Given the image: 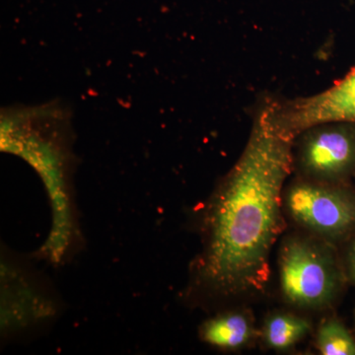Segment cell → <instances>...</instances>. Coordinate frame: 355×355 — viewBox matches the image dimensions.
Instances as JSON below:
<instances>
[{
    "label": "cell",
    "instance_id": "obj_6",
    "mask_svg": "<svg viewBox=\"0 0 355 355\" xmlns=\"http://www.w3.org/2000/svg\"><path fill=\"white\" fill-rule=\"evenodd\" d=\"M253 320L246 312H230L209 320L200 329L203 342L222 349H238L254 338Z\"/></svg>",
    "mask_w": 355,
    "mask_h": 355
},
{
    "label": "cell",
    "instance_id": "obj_9",
    "mask_svg": "<svg viewBox=\"0 0 355 355\" xmlns=\"http://www.w3.org/2000/svg\"><path fill=\"white\" fill-rule=\"evenodd\" d=\"M347 270L350 279L355 284V240L349 248V254H347Z\"/></svg>",
    "mask_w": 355,
    "mask_h": 355
},
{
    "label": "cell",
    "instance_id": "obj_1",
    "mask_svg": "<svg viewBox=\"0 0 355 355\" xmlns=\"http://www.w3.org/2000/svg\"><path fill=\"white\" fill-rule=\"evenodd\" d=\"M294 139L277 120L275 103L266 104L241 157L210 200L197 272L214 293L232 297L265 288L284 227L282 190L294 167Z\"/></svg>",
    "mask_w": 355,
    "mask_h": 355
},
{
    "label": "cell",
    "instance_id": "obj_7",
    "mask_svg": "<svg viewBox=\"0 0 355 355\" xmlns=\"http://www.w3.org/2000/svg\"><path fill=\"white\" fill-rule=\"evenodd\" d=\"M311 331V324L305 318L277 313L266 320L263 338L273 349H287L305 338Z\"/></svg>",
    "mask_w": 355,
    "mask_h": 355
},
{
    "label": "cell",
    "instance_id": "obj_8",
    "mask_svg": "<svg viewBox=\"0 0 355 355\" xmlns=\"http://www.w3.org/2000/svg\"><path fill=\"white\" fill-rule=\"evenodd\" d=\"M316 345L324 355H355V340L336 319L328 320L318 330Z\"/></svg>",
    "mask_w": 355,
    "mask_h": 355
},
{
    "label": "cell",
    "instance_id": "obj_3",
    "mask_svg": "<svg viewBox=\"0 0 355 355\" xmlns=\"http://www.w3.org/2000/svg\"><path fill=\"white\" fill-rule=\"evenodd\" d=\"M284 200L291 218L324 241H340L355 231V195L340 184L302 178L286 189Z\"/></svg>",
    "mask_w": 355,
    "mask_h": 355
},
{
    "label": "cell",
    "instance_id": "obj_2",
    "mask_svg": "<svg viewBox=\"0 0 355 355\" xmlns=\"http://www.w3.org/2000/svg\"><path fill=\"white\" fill-rule=\"evenodd\" d=\"M279 263L280 288L289 304L322 309L335 300L342 272L330 243L316 236H291L282 244Z\"/></svg>",
    "mask_w": 355,
    "mask_h": 355
},
{
    "label": "cell",
    "instance_id": "obj_4",
    "mask_svg": "<svg viewBox=\"0 0 355 355\" xmlns=\"http://www.w3.org/2000/svg\"><path fill=\"white\" fill-rule=\"evenodd\" d=\"M293 164L303 178L340 184L355 170V125L327 123L300 133ZM298 135V137H299Z\"/></svg>",
    "mask_w": 355,
    "mask_h": 355
},
{
    "label": "cell",
    "instance_id": "obj_5",
    "mask_svg": "<svg viewBox=\"0 0 355 355\" xmlns=\"http://www.w3.org/2000/svg\"><path fill=\"white\" fill-rule=\"evenodd\" d=\"M275 109L280 125L295 139L308 128L321 123L355 125V67L323 92L287 104L275 103Z\"/></svg>",
    "mask_w": 355,
    "mask_h": 355
}]
</instances>
